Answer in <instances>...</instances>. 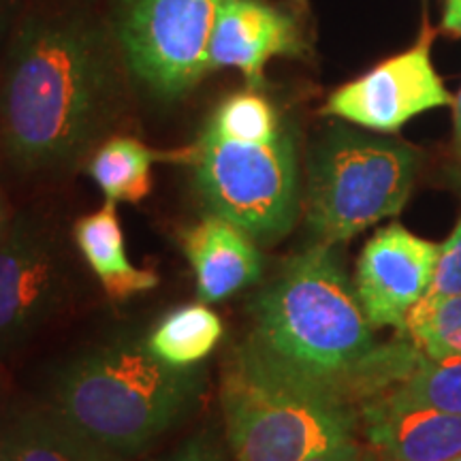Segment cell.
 <instances>
[{
	"label": "cell",
	"mask_w": 461,
	"mask_h": 461,
	"mask_svg": "<svg viewBox=\"0 0 461 461\" xmlns=\"http://www.w3.org/2000/svg\"><path fill=\"white\" fill-rule=\"evenodd\" d=\"M372 330L336 252L316 244L258 293L248 344L286 376L361 412L425 357L412 342L378 346Z\"/></svg>",
	"instance_id": "1"
},
{
	"label": "cell",
	"mask_w": 461,
	"mask_h": 461,
	"mask_svg": "<svg viewBox=\"0 0 461 461\" xmlns=\"http://www.w3.org/2000/svg\"><path fill=\"white\" fill-rule=\"evenodd\" d=\"M120 107L113 48L82 17H31L0 77V146L22 171L82 157Z\"/></svg>",
	"instance_id": "2"
},
{
	"label": "cell",
	"mask_w": 461,
	"mask_h": 461,
	"mask_svg": "<svg viewBox=\"0 0 461 461\" xmlns=\"http://www.w3.org/2000/svg\"><path fill=\"white\" fill-rule=\"evenodd\" d=\"M205 384L199 366L173 367L148 342H115L77 357L58 374L48 408L75 431L132 459L176 428Z\"/></svg>",
	"instance_id": "3"
},
{
	"label": "cell",
	"mask_w": 461,
	"mask_h": 461,
	"mask_svg": "<svg viewBox=\"0 0 461 461\" xmlns=\"http://www.w3.org/2000/svg\"><path fill=\"white\" fill-rule=\"evenodd\" d=\"M221 403L235 461H305L353 440L361 412L286 376L250 344L229 357Z\"/></svg>",
	"instance_id": "4"
},
{
	"label": "cell",
	"mask_w": 461,
	"mask_h": 461,
	"mask_svg": "<svg viewBox=\"0 0 461 461\" xmlns=\"http://www.w3.org/2000/svg\"><path fill=\"white\" fill-rule=\"evenodd\" d=\"M417 176V154L400 141L333 129L310 158L308 222L321 244L350 240L400 214Z\"/></svg>",
	"instance_id": "5"
},
{
	"label": "cell",
	"mask_w": 461,
	"mask_h": 461,
	"mask_svg": "<svg viewBox=\"0 0 461 461\" xmlns=\"http://www.w3.org/2000/svg\"><path fill=\"white\" fill-rule=\"evenodd\" d=\"M194 184L212 214L255 240L274 241L295 222L297 157L288 132L269 143H241L203 129L190 148Z\"/></svg>",
	"instance_id": "6"
},
{
	"label": "cell",
	"mask_w": 461,
	"mask_h": 461,
	"mask_svg": "<svg viewBox=\"0 0 461 461\" xmlns=\"http://www.w3.org/2000/svg\"><path fill=\"white\" fill-rule=\"evenodd\" d=\"M222 0H113L124 67L160 99H180L214 68L210 39Z\"/></svg>",
	"instance_id": "7"
},
{
	"label": "cell",
	"mask_w": 461,
	"mask_h": 461,
	"mask_svg": "<svg viewBox=\"0 0 461 461\" xmlns=\"http://www.w3.org/2000/svg\"><path fill=\"white\" fill-rule=\"evenodd\" d=\"M451 105V95L431 65L429 39L402 51L355 82L338 88L322 113L363 129L393 132L414 115Z\"/></svg>",
	"instance_id": "8"
},
{
	"label": "cell",
	"mask_w": 461,
	"mask_h": 461,
	"mask_svg": "<svg viewBox=\"0 0 461 461\" xmlns=\"http://www.w3.org/2000/svg\"><path fill=\"white\" fill-rule=\"evenodd\" d=\"M62 299V267L48 233L17 218L0 240V355L22 344Z\"/></svg>",
	"instance_id": "9"
},
{
	"label": "cell",
	"mask_w": 461,
	"mask_h": 461,
	"mask_svg": "<svg viewBox=\"0 0 461 461\" xmlns=\"http://www.w3.org/2000/svg\"><path fill=\"white\" fill-rule=\"evenodd\" d=\"M440 246L391 224L374 233L357 261V295L374 327L402 333L406 314L429 291Z\"/></svg>",
	"instance_id": "10"
},
{
	"label": "cell",
	"mask_w": 461,
	"mask_h": 461,
	"mask_svg": "<svg viewBox=\"0 0 461 461\" xmlns=\"http://www.w3.org/2000/svg\"><path fill=\"white\" fill-rule=\"evenodd\" d=\"M297 17L267 0H222L210 39L214 71L238 68L248 88H263V71L272 58L303 56Z\"/></svg>",
	"instance_id": "11"
},
{
	"label": "cell",
	"mask_w": 461,
	"mask_h": 461,
	"mask_svg": "<svg viewBox=\"0 0 461 461\" xmlns=\"http://www.w3.org/2000/svg\"><path fill=\"white\" fill-rule=\"evenodd\" d=\"M203 303H218L257 285L263 276V255L255 238L238 224L210 214L180 233Z\"/></svg>",
	"instance_id": "12"
},
{
	"label": "cell",
	"mask_w": 461,
	"mask_h": 461,
	"mask_svg": "<svg viewBox=\"0 0 461 461\" xmlns=\"http://www.w3.org/2000/svg\"><path fill=\"white\" fill-rule=\"evenodd\" d=\"M361 419L367 440L393 461H451L461 455V414L374 400L361 408Z\"/></svg>",
	"instance_id": "13"
},
{
	"label": "cell",
	"mask_w": 461,
	"mask_h": 461,
	"mask_svg": "<svg viewBox=\"0 0 461 461\" xmlns=\"http://www.w3.org/2000/svg\"><path fill=\"white\" fill-rule=\"evenodd\" d=\"M0 461H126L45 408L15 412L0 428Z\"/></svg>",
	"instance_id": "14"
},
{
	"label": "cell",
	"mask_w": 461,
	"mask_h": 461,
	"mask_svg": "<svg viewBox=\"0 0 461 461\" xmlns=\"http://www.w3.org/2000/svg\"><path fill=\"white\" fill-rule=\"evenodd\" d=\"M73 238L84 261L113 302H122L158 286L157 272L135 267L126 257L122 224L112 201L95 214L79 218L73 227Z\"/></svg>",
	"instance_id": "15"
},
{
	"label": "cell",
	"mask_w": 461,
	"mask_h": 461,
	"mask_svg": "<svg viewBox=\"0 0 461 461\" xmlns=\"http://www.w3.org/2000/svg\"><path fill=\"white\" fill-rule=\"evenodd\" d=\"M135 137H112L96 148L88 173L112 203H140L152 193V167L169 160Z\"/></svg>",
	"instance_id": "16"
},
{
	"label": "cell",
	"mask_w": 461,
	"mask_h": 461,
	"mask_svg": "<svg viewBox=\"0 0 461 461\" xmlns=\"http://www.w3.org/2000/svg\"><path fill=\"white\" fill-rule=\"evenodd\" d=\"M222 319L207 303H190L171 310L154 327L148 348L173 367H194L222 339Z\"/></svg>",
	"instance_id": "17"
},
{
	"label": "cell",
	"mask_w": 461,
	"mask_h": 461,
	"mask_svg": "<svg viewBox=\"0 0 461 461\" xmlns=\"http://www.w3.org/2000/svg\"><path fill=\"white\" fill-rule=\"evenodd\" d=\"M402 333L431 361L461 359V295H423L406 314Z\"/></svg>",
	"instance_id": "18"
},
{
	"label": "cell",
	"mask_w": 461,
	"mask_h": 461,
	"mask_svg": "<svg viewBox=\"0 0 461 461\" xmlns=\"http://www.w3.org/2000/svg\"><path fill=\"white\" fill-rule=\"evenodd\" d=\"M378 400L391 406L434 408L461 414V359L431 361L423 357L406 378Z\"/></svg>",
	"instance_id": "19"
},
{
	"label": "cell",
	"mask_w": 461,
	"mask_h": 461,
	"mask_svg": "<svg viewBox=\"0 0 461 461\" xmlns=\"http://www.w3.org/2000/svg\"><path fill=\"white\" fill-rule=\"evenodd\" d=\"M205 126L222 140L241 143H269L282 135L272 103L252 88L227 96Z\"/></svg>",
	"instance_id": "20"
},
{
	"label": "cell",
	"mask_w": 461,
	"mask_h": 461,
	"mask_svg": "<svg viewBox=\"0 0 461 461\" xmlns=\"http://www.w3.org/2000/svg\"><path fill=\"white\" fill-rule=\"evenodd\" d=\"M429 297L461 295V218L448 240L440 246L434 280H431Z\"/></svg>",
	"instance_id": "21"
},
{
	"label": "cell",
	"mask_w": 461,
	"mask_h": 461,
	"mask_svg": "<svg viewBox=\"0 0 461 461\" xmlns=\"http://www.w3.org/2000/svg\"><path fill=\"white\" fill-rule=\"evenodd\" d=\"M160 461H235L227 445V438H222L212 429H203L199 434L190 436L180 447Z\"/></svg>",
	"instance_id": "22"
},
{
	"label": "cell",
	"mask_w": 461,
	"mask_h": 461,
	"mask_svg": "<svg viewBox=\"0 0 461 461\" xmlns=\"http://www.w3.org/2000/svg\"><path fill=\"white\" fill-rule=\"evenodd\" d=\"M305 461H374V459L366 451H363V448L357 445L355 440H350L336 448H331V451L314 455V457H310Z\"/></svg>",
	"instance_id": "23"
},
{
	"label": "cell",
	"mask_w": 461,
	"mask_h": 461,
	"mask_svg": "<svg viewBox=\"0 0 461 461\" xmlns=\"http://www.w3.org/2000/svg\"><path fill=\"white\" fill-rule=\"evenodd\" d=\"M445 28L451 32L461 34V0H447Z\"/></svg>",
	"instance_id": "24"
},
{
	"label": "cell",
	"mask_w": 461,
	"mask_h": 461,
	"mask_svg": "<svg viewBox=\"0 0 461 461\" xmlns=\"http://www.w3.org/2000/svg\"><path fill=\"white\" fill-rule=\"evenodd\" d=\"M15 0H0V39L7 32V26L11 22V15H14Z\"/></svg>",
	"instance_id": "25"
},
{
	"label": "cell",
	"mask_w": 461,
	"mask_h": 461,
	"mask_svg": "<svg viewBox=\"0 0 461 461\" xmlns=\"http://www.w3.org/2000/svg\"><path fill=\"white\" fill-rule=\"evenodd\" d=\"M9 224H11V218H9V205H7V199H5L3 188H0V240H3V235L7 233Z\"/></svg>",
	"instance_id": "26"
},
{
	"label": "cell",
	"mask_w": 461,
	"mask_h": 461,
	"mask_svg": "<svg viewBox=\"0 0 461 461\" xmlns=\"http://www.w3.org/2000/svg\"><path fill=\"white\" fill-rule=\"evenodd\" d=\"M455 131H457V141L461 143V92L455 101Z\"/></svg>",
	"instance_id": "27"
},
{
	"label": "cell",
	"mask_w": 461,
	"mask_h": 461,
	"mask_svg": "<svg viewBox=\"0 0 461 461\" xmlns=\"http://www.w3.org/2000/svg\"><path fill=\"white\" fill-rule=\"evenodd\" d=\"M451 461H461V455H457V457H455V459H451Z\"/></svg>",
	"instance_id": "28"
}]
</instances>
